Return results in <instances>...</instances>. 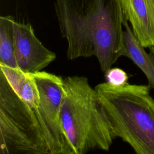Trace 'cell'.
Masks as SVG:
<instances>
[{"label": "cell", "mask_w": 154, "mask_h": 154, "mask_svg": "<svg viewBox=\"0 0 154 154\" xmlns=\"http://www.w3.org/2000/svg\"><path fill=\"white\" fill-rule=\"evenodd\" d=\"M55 7L69 60L95 56L105 73L125 57L119 0H56Z\"/></svg>", "instance_id": "1"}, {"label": "cell", "mask_w": 154, "mask_h": 154, "mask_svg": "<svg viewBox=\"0 0 154 154\" xmlns=\"http://www.w3.org/2000/svg\"><path fill=\"white\" fill-rule=\"evenodd\" d=\"M60 119L75 154L108 151L116 138L95 88L85 76L63 78Z\"/></svg>", "instance_id": "2"}, {"label": "cell", "mask_w": 154, "mask_h": 154, "mask_svg": "<svg viewBox=\"0 0 154 154\" xmlns=\"http://www.w3.org/2000/svg\"><path fill=\"white\" fill-rule=\"evenodd\" d=\"M150 87L107 82L95 90L116 137L129 144L136 154H154V99Z\"/></svg>", "instance_id": "3"}, {"label": "cell", "mask_w": 154, "mask_h": 154, "mask_svg": "<svg viewBox=\"0 0 154 154\" xmlns=\"http://www.w3.org/2000/svg\"><path fill=\"white\" fill-rule=\"evenodd\" d=\"M35 111L0 72V154H49Z\"/></svg>", "instance_id": "4"}, {"label": "cell", "mask_w": 154, "mask_h": 154, "mask_svg": "<svg viewBox=\"0 0 154 154\" xmlns=\"http://www.w3.org/2000/svg\"><path fill=\"white\" fill-rule=\"evenodd\" d=\"M31 74L40 94L38 106L34 110L49 151L52 153L73 151L60 119L63 78L45 71Z\"/></svg>", "instance_id": "5"}, {"label": "cell", "mask_w": 154, "mask_h": 154, "mask_svg": "<svg viewBox=\"0 0 154 154\" xmlns=\"http://www.w3.org/2000/svg\"><path fill=\"white\" fill-rule=\"evenodd\" d=\"M15 55L18 68L27 73L41 72L56 58L37 38L29 23L14 22Z\"/></svg>", "instance_id": "6"}, {"label": "cell", "mask_w": 154, "mask_h": 154, "mask_svg": "<svg viewBox=\"0 0 154 154\" xmlns=\"http://www.w3.org/2000/svg\"><path fill=\"white\" fill-rule=\"evenodd\" d=\"M119 1L124 17L143 46H154V0Z\"/></svg>", "instance_id": "7"}, {"label": "cell", "mask_w": 154, "mask_h": 154, "mask_svg": "<svg viewBox=\"0 0 154 154\" xmlns=\"http://www.w3.org/2000/svg\"><path fill=\"white\" fill-rule=\"evenodd\" d=\"M0 72L17 96L30 108L36 109L40 102V94L32 74L2 64H0Z\"/></svg>", "instance_id": "8"}, {"label": "cell", "mask_w": 154, "mask_h": 154, "mask_svg": "<svg viewBox=\"0 0 154 154\" xmlns=\"http://www.w3.org/2000/svg\"><path fill=\"white\" fill-rule=\"evenodd\" d=\"M123 25L125 28L123 41L126 49L125 57L130 58L141 69L147 78L149 85L154 88V60L151 55L146 52L125 17Z\"/></svg>", "instance_id": "9"}, {"label": "cell", "mask_w": 154, "mask_h": 154, "mask_svg": "<svg viewBox=\"0 0 154 154\" xmlns=\"http://www.w3.org/2000/svg\"><path fill=\"white\" fill-rule=\"evenodd\" d=\"M14 22L11 16L0 17V64L18 68L15 55Z\"/></svg>", "instance_id": "10"}, {"label": "cell", "mask_w": 154, "mask_h": 154, "mask_svg": "<svg viewBox=\"0 0 154 154\" xmlns=\"http://www.w3.org/2000/svg\"><path fill=\"white\" fill-rule=\"evenodd\" d=\"M105 76L106 80V82L115 87H121L128 83L127 73L120 68L109 69L105 73Z\"/></svg>", "instance_id": "11"}, {"label": "cell", "mask_w": 154, "mask_h": 154, "mask_svg": "<svg viewBox=\"0 0 154 154\" xmlns=\"http://www.w3.org/2000/svg\"><path fill=\"white\" fill-rule=\"evenodd\" d=\"M49 154H75L73 151L69 152H57V153H52L51 152Z\"/></svg>", "instance_id": "12"}, {"label": "cell", "mask_w": 154, "mask_h": 154, "mask_svg": "<svg viewBox=\"0 0 154 154\" xmlns=\"http://www.w3.org/2000/svg\"><path fill=\"white\" fill-rule=\"evenodd\" d=\"M149 50H150V54L151 55V56L152 57L153 60H154V46H152L149 48Z\"/></svg>", "instance_id": "13"}]
</instances>
